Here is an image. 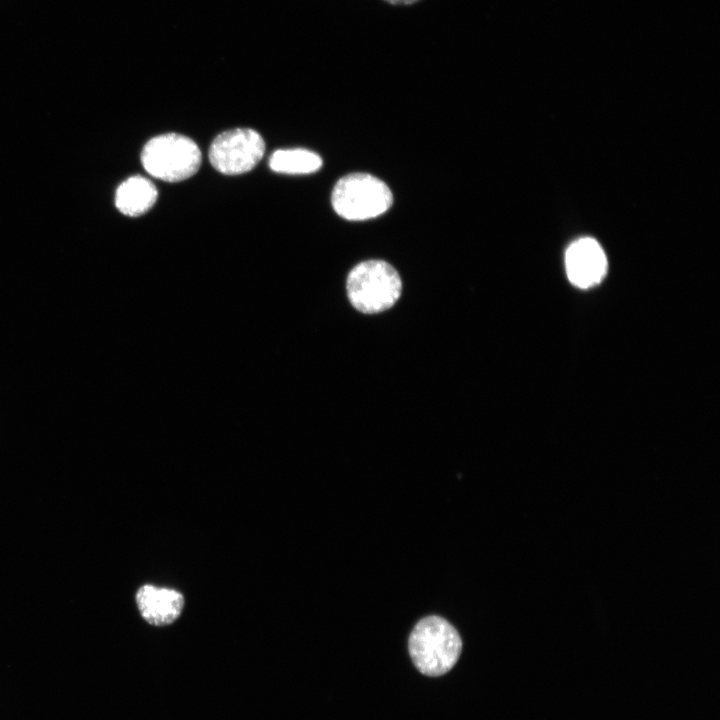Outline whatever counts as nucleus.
<instances>
[{
  "label": "nucleus",
  "mask_w": 720,
  "mask_h": 720,
  "mask_svg": "<svg viewBox=\"0 0 720 720\" xmlns=\"http://www.w3.org/2000/svg\"><path fill=\"white\" fill-rule=\"evenodd\" d=\"M462 651L457 630L436 615L421 619L409 637V653L416 668L424 675L437 677L450 671Z\"/></svg>",
  "instance_id": "f257e3e1"
},
{
  "label": "nucleus",
  "mask_w": 720,
  "mask_h": 720,
  "mask_svg": "<svg viewBox=\"0 0 720 720\" xmlns=\"http://www.w3.org/2000/svg\"><path fill=\"white\" fill-rule=\"evenodd\" d=\"M346 290L352 306L366 314L391 308L400 298L402 281L397 270L383 260H367L349 272Z\"/></svg>",
  "instance_id": "f03ea898"
},
{
  "label": "nucleus",
  "mask_w": 720,
  "mask_h": 720,
  "mask_svg": "<svg viewBox=\"0 0 720 720\" xmlns=\"http://www.w3.org/2000/svg\"><path fill=\"white\" fill-rule=\"evenodd\" d=\"M201 151L187 136L166 133L150 139L141 153V162L151 176L179 182L193 176L201 165Z\"/></svg>",
  "instance_id": "7ed1b4c3"
},
{
  "label": "nucleus",
  "mask_w": 720,
  "mask_h": 720,
  "mask_svg": "<svg viewBox=\"0 0 720 720\" xmlns=\"http://www.w3.org/2000/svg\"><path fill=\"white\" fill-rule=\"evenodd\" d=\"M393 202L392 192L379 178L367 173H352L338 180L331 203L338 215L360 221L386 212Z\"/></svg>",
  "instance_id": "20e7f679"
},
{
  "label": "nucleus",
  "mask_w": 720,
  "mask_h": 720,
  "mask_svg": "<svg viewBox=\"0 0 720 720\" xmlns=\"http://www.w3.org/2000/svg\"><path fill=\"white\" fill-rule=\"evenodd\" d=\"M265 143L253 129L236 128L219 134L209 149L212 166L225 175H239L252 170L262 159Z\"/></svg>",
  "instance_id": "39448f33"
},
{
  "label": "nucleus",
  "mask_w": 720,
  "mask_h": 720,
  "mask_svg": "<svg viewBox=\"0 0 720 720\" xmlns=\"http://www.w3.org/2000/svg\"><path fill=\"white\" fill-rule=\"evenodd\" d=\"M568 279L579 288L597 285L607 271L606 255L593 238L585 237L573 242L565 254Z\"/></svg>",
  "instance_id": "423d86ee"
},
{
  "label": "nucleus",
  "mask_w": 720,
  "mask_h": 720,
  "mask_svg": "<svg viewBox=\"0 0 720 720\" xmlns=\"http://www.w3.org/2000/svg\"><path fill=\"white\" fill-rule=\"evenodd\" d=\"M135 598L142 618L155 626L173 623L184 607V597L179 591L151 584L142 585Z\"/></svg>",
  "instance_id": "0eeeda50"
},
{
  "label": "nucleus",
  "mask_w": 720,
  "mask_h": 720,
  "mask_svg": "<svg viewBox=\"0 0 720 720\" xmlns=\"http://www.w3.org/2000/svg\"><path fill=\"white\" fill-rule=\"evenodd\" d=\"M157 188L147 178L132 176L122 182L115 193L117 209L127 216L146 213L156 202Z\"/></svg>",
  "instance_id": "6e6552de"
},
{
  "label": "nucleus",
  "mask_w": 720,
  "mask_h": 720,
  "mask_svg": "<svg viewBox=\"0 0 720 720\" xmlns=\"http://www.w3.org/2000/svg\"><path fill=\"white\" fill-rule=\"evenodd\" d=\"M321 166V157L304 148L279 149L269 158L271 170L283 174H310Z\"/></svg>",
  "instance_id": "1a4fd4ad"
},
{
  "label": "nucleus",
  "mask_w": 720,
  "mask_h": 720,
  "mask_svg": "<svg viewBox=\"0 0 720 720\" xmlns=\"http://www.w3.org/2000/svg\"><path fill=\"white\" fill-rule=\"evenodd\" d=\"M386 2L393 4V5H408L415 3L419 0H385Z\"/></svg>",
  "instance_id": "9d476101"
}]
</instances>
